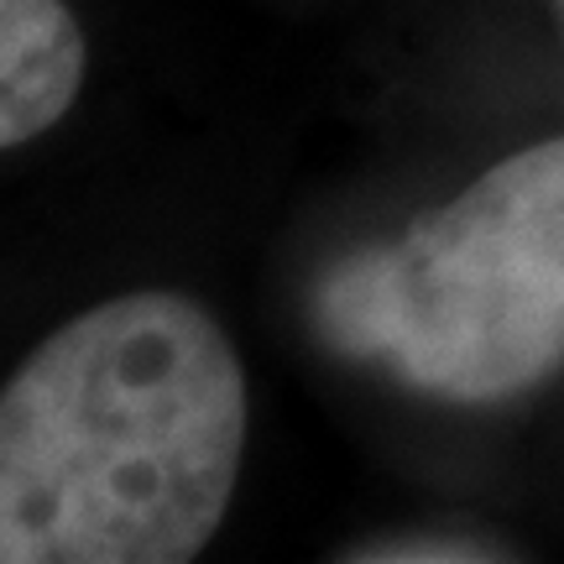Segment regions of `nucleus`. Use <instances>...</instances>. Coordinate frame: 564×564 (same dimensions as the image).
Masks as SVG:
<instances>
[{"instance_id": "obj_2", "label": "nucleus", "mask_w": 564, "mask_h": 564, "mask_svg": "<svg viewBox=\"0 0 564 564\" xmlns=\"http://www.w3.org/2000/svg\"><path fill=\"white\" fill-rule=\"evenodd\" d=\"M324 340L449 403H497L564 356V137L512 152L314 293Z\"/></svg>"}, {"instance_id": "obj_3", "label": "nucleus", "mask_w": 564, "mask_h": 564, "mask_svg": "<svg viewBox=\"0 0 564 564\" xmlns=\"http://www.w3.org/2000/svg\"><path fill=\"white\" fill-rule=\"evenodd\" d=\"M84 84V32L63 0H0V141L42 137Z\"/></svg>"}, {"instance_id": "obj_1", "label": "nucleus", "mask_w": 564, "mask_h": 564, "mask_svg": "<svg viewBox=\"0 0 564 564\" xmlns=\"http://www.w3.org/2000/svg\"><path fill=\"white\" fill-rule=\"evenodd\" d=\"M246 377L183 293H126L63 324L0 398V560L183 564L220 528Z\"/></svg>"}, {"instance_id": "obj_4", "label": "nucleus", "mask_w": 564, "mask_h": 564, "mask_svg": "<svg viewBox=\"0 0 564 564\" xmlns=\"http://www.w3.org/2000/svg\"><path fill=\"white\" fill-rule=\"evenodd\" d=\"M366 560H491L481 549H387V554H366Z\"/></svg>"}]
</instances>
